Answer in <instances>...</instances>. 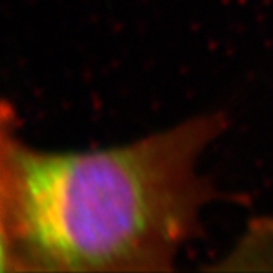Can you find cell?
<instances>
[{
    "label": "cell",
    "mask_w": 273,
    "mask_h": 273,
    "mask_svg": "<svg viewBox=\"0 0 273 273\" xmlns=\"http://www.w3.org/2000/svg\"><path fill=\"white\" fill-rule=\"evenodd\" d=\"M225 128L200 116L123 147L84 153L2 141L3 270H167L210 199L196 172Z\"/></svg>",
    "instance_id": "obj_1"
}]
</instances>
